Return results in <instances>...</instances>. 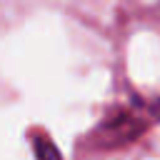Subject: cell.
Here are the masks:
<instances>
[{"instance_id":"6da1fadb","label":"cell","mask_w":160,"mask_h":160,"mask_svg":"<svg viewBox=\"0 0 160 160\" xmlns=\"http://www.w3.org/2000/svg\"><path fill=\"white\" fill-rule=\"evenodd\" d=\"M32 150H35V160H62L55 142L45 135V132H35L32 135Z\"/></svg>"}]
</instances>
